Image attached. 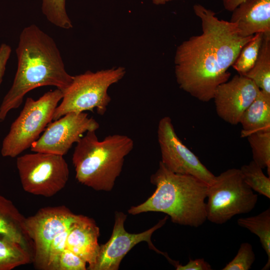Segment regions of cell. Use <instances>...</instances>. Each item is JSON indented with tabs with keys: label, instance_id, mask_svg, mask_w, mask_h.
<instances>
[{
	"label": "cell",
	"instance_id": "ba28073f",
	"mask_svg": "<svg viewBox=\"0 0 270 270\" xmlns=\"http://www.w3.org/2000/svg\"><path fill=\"white\" fill-rule=\"evenodd\" d=\"M34 152L17 158L22 186L32 194L52 197L63 189L68 181V164L62 156Z\"/></svg>",
	"mask_w": 270,
	"mask_h": 270
},
{
	"label": "cell",
	"instance_id": "8fae6325",
	"mask_svg": "<svg viewBox=\"0 0 270 270\" xmlns=\"http://www.w3.org/2000/svg\"><path fill=\"white\" fill-rule=\"evenodd\" d=\"M98 122L84 112H70L48 124L42 134L30 146L34 152L64 156L82 134L96 130Z\"/></svg>",
	"mask_w": 270,
	"mask_h": 270
},
{
	"label": "cell",
	"instance_id": "ffe728a7",
	"mask_svg": "<svg viewBox=\"0 0 270 270\" xmlns=\"http://www.w3.org/2000/svg\"><path fill=\"white\" fill-rule=\"evenodd\" d=\"M31 260L27 247L0 235V270H12Z\"/></svg>",
	"mask_w": 270,
	"mask_h": 270
},
{
	"label": "cell",
	"instance_id": "6da1fadb",
	"mask_svg": "<svg viewBox=\"0 0 270 270\" xmlns=\"http://www.w3.org/2000/svg\"><path fill=\"white\" fill-rule=\"evenodd\" d=\"M200 20L202 33L184 41L176 48L175 75L180 88L203 102L213 99L216 88L228 80L232 66L252 36H241L236 24L219 20L200 4L193 6Z\"/></svg>",
	"mask_w": 270,
	"mask_h": 270
},
{
	"label": "cell",
	"instance_id": "f546056e",
	"mask_svg": "<svg viewBox=\"0 0 270 270\" xmlns=\"http://www.w3.org/2000/svg\"><path fill=\"white\" fill-rule=\"evenodd\" d=\"M224 7L229 12H232L239 4L246 0H222Z\"/></svg>",
	"mask_w": 270,
	"mask_h": 270
},
{
	"label": "cell",
	"instance_id": "9a60e30c",
	"mask_svg": "<svg viewBox=\"0 0 270 270\" xmlns=\"http://www.w3.org/2000/svg\"><path fill=\"white\" fill-rule=\"evenodd\" d=\"M232 12L230 22L241 36L270 35V0H246Z\"/></svg>",
	"mask_w": 270,
	"mask_h": 270
},
{
	"label": "cell",
	"instance_id": "30bf717a",
	"mask_svg": "<svg viewBox=\"0 0 270 270\" xmlns=\"http://www.w3.org/2000/svg\"><path fill=\"white\" fill-rule=\"evenodd\" d=\"M158 140L160 161L168 170L178 174L193 176L208 186L214 181L216 176L178 138L170 117L166 116L160 120Z\"/></svg>",
	"mask_w": 270,
	"mask_h": 270
},
{
	"label": "cell",
	"instance_id": "2e32d148",
	"mask_svg": "<svg viewBox=\"0 0 270 270\" xmlns=\"http://www.w3.org/2000/svg\"><path fill=\"white\" fill-rule=\"evenodd\" d=\"M242 138L255 132L270 130V94L260 90L240 119Z\"/></svg>",
	"mask_w": 270,
	"mask_h": 270
},
{
	"label": "cell",
	"instance_id": "484cf974",
	"mask_svg": "<svg viewBox=\"0 0 270 270\" xmlns=\"http://www.w3.org/2000/svg\"><path fill=\"white\" fill-rule=\"evenodd\" d=\"M256 260L252 244L242 243L234 258L228 263L222 270H248Z\"/></svg>",
	"mask_w": 270,
	"mask_h": 270
},
{
	"label": "cell",
	"instance_id": "7402d4cb",
	"mask_svg": "<svg viewBox=\"0 0 270 270\" xmlns=\"http://www.w3.org/2000/svg\"><path fill=\"white\" fill-rule=\"evenodd\" d=\"M264 34H255L242 48L238 56L232 65L238 74L244 75L254 66L258 56Z\"/></svg>",
	"mask_w": 270,
	"mask_h": 270
},
{
	"label": "cell",
	"instance_id": "4316f807",
	"mask_svg": "<svg viewBox=\"0 0 270 270\" xmlns=\"http://www.w3.org/2000/svg\"><path fill=\"white\" fill-rule=\"evenodd\" d=\"M70 228L58 234L50 242L48 249L45 270L66 248V242Z\"/></svg>",
	"mask_w": 270,
	"mask_h": 270
},
{
	"label": "cell",
	"instance_id": "52a82bcc",
	"mask_svg": "<svg viewBox=\"0 0 270 270\" xmlns=\"http://www.w3.org/2000/svg\"><path fill=\"white\" fill-rule=\"evenodd\" d=\"M206 220L222 224L234 216L251 212L258 195L245 182L240 169L232 168L216 176L208 186Z\"/></svg>",
	"mask_w": 270,
	"mask_h": 270
},
{
	"label": "cell",
	"instance_id": "7c38bea8",
	"mask_svg": "<svg viewBox=\"0 0 270 270\" xmlns=\"http://www.w3.org/2000/svg\"><path fill=\"white\" fill-rule=\"evenodd\" d=\"M76 216L62 206L42 208L34 216L26 218V230L34 242V260L38 268L45 270L50 242L58 234L68 229Z\"/></svg>",
	"mask_w": 270,
	"mask_h": 270
},
{
	"label": "cell",
	"instance_id": "1f68e13d",
	"mask_svg": "<svg viewBox=\"0 0 270 270\" xmlns=\"http://www.w3.org/2000/svg\"></svg>",
	"mask_w": 270,
	"mask_h": 270
},
{
	"label": "cell",
	"instance_id": "d6986e66",
	"mask_svg": "<svg viewBox=\"0 0 270 270\" xmlns=\"http://www.w3.org/2000/svg\"><path fill=\"white\" fill-rule=\"evenodd\" d=\"M239 226L246 228L256 235L264 250L268 260L262 268L268 270L270 267V208H267L258 215L240 218L237 220Z\"/></svg>",
	"mask_w": 270,
	"mask_h": 270
},
{
	"label": "cell",
	"instance_id": "cb8c5ba5",
	"mask_svg": "<svg viewBox=\"0 0 270 270\" xmlns=\"http://www.w3.org/2000/svg\"><path fill=\"white\" fill-rule=\"evenodd\" d=\"M42 11L52 24L68 30L72 27L66 8V0H42Z\"/></svg>",
	"mask_w": 270,
	"mask_h": 270
},
{
	"label": "cell",
	"instance_id": "ac0fdd59",
	"mask_svg": "<svg viewBox=\"0 0 270 270\" xmlns=\"http://www.w3.org/2000/svg\"><path fill=\"white\" fill-rule=\"evenodd\" d=\"M244 76L252 80L260 90L270 94V35H264L257 60Z\"/></svg>",
	"mask_w": 270,
	"mask_h": 270
},
{
	"label": "cell",
	"instance_id": "83f0119b",
	"mask_svg": "<svg viewBox=\"0 0 270 270\" xmlns=\"http://www.w3.org/2000/svg\"><path fill=\"white\" fill-rule=\"evenodd\" d=\"M176 270H212L211 266L204 258L190 260L186 264L178 262L175 266Z\"/></svg>",
	"mask_w": 270,
	"mask_h": 270
},
{
	"label": "cell",
	"instance_id": "f1b7e54d",
	"mask_svg": "<svg viewBox=\"0 0 270 270\" xmlns=\"http://www.w3.org/2000/svg\"><path fill=\"white\" fill-rule=\"evenodd\" d=\"M12 48L9 45L3 43L0 46V86L6 71V66L10 57Z\"/></svg>",
	"mask_w": 270,
	"mask_h": 270
},
{
	"label": "cell",
	"instance_id": "603a6c76",
	"mask_svg": "<svg viewBox=\"0 0 270 270\" xmlns=\"http://www.w3.org/2000/svg\"><path fill=\"white\" fill-rule=\"evenodd\" d=\"M240 170L244 181L252 190L270 198V176H266L258 165L252 160Z\"/></svg>",
	"mask_w": 270,
	"mask_h": 270
},
{
	"label": "cell",
	"instance_id": "9c48e42d",
	"mask_svg": "<svg viewBox=\"0 0 270 270\" xmlns=\"http://www.w3.org/2000/svg\"><path fill=\"white\" fill-rule=\"evenodd\" d=\"M127 216L122 212H116L114 222L112 235L104 244H100L98 255L94 264L88 270H118L126 255L136 245L145 242L151 250L164 256L172 264L174 260L166 252L157 249L152 242L154 232L166 223L168 216H166L151 228L138 234L129 233L126 230L124 222Z\"/></svg>",
	"mask_w": 270,
	"mask_h": 270
},
{
	"label": "cell",
	"instance_id": "3957f363",
	"mask_svg": "<svg viewBox=\"0 0 270 270\" xmlns=\"http://www.w3.org/2000/svg\"><path fill=\"white\" fill-rule=\"evenodd\" d=\"M150 181L156 187L154 192L144 202L131 206L128 214L162 212L174 224L194 228L206 222V184L192 176L174 173L161 161Z\"/></svg>",
	"mask_w": 270,
	"mask_h": 270
},
{
	"label": "cell",
	"instance_id": "7a4b0ae2",
	"mask_svg": "<svg viewBox=\"0 0 270 270\" xmlns=\"http://www.w3.org/2000/svg\"><path fill=\"white\" fill-rule=\"evenodd\" d=\"M16 52L17 70L11 88L0 106V122L9 112L21 105L28 92L49 86L64 92L74 78L66 72L54 39L36 24L22 30Z\"/></svg>",
	"mask_w": 270,
	"mask_h": 270
},
{
	"label": "cell",
	"instance_id": "5bb4252c",
	"mask_svg": "<svg viewBox=\"0 0 270 270\" xmlns=\"http://www.w3.org/2000/svg\"><path fill=\"white\" fill-rule=\"evenodd\" d=\"M100 234L95 220L83 215H77L70 228L66 248L83 259L88 264L87 270L96 262L100 249Z\"/></svg>",
	"mask_w": 270,
	"mask_h": 270
},
{
	"label": "cell",
	"instance_id": "277c9868",
	"mask_svg": "<svg viewBox=\"0 0 270 270\" xmlns=\"http://www.w3.org/2000/svg\"><path fill=\"white\" fill-rule=\"evenodd\" d=\"M96 131L87 132L76 142L72 157L76 178L94 190L110 192L134 142L129 136L120 134H110L100 140Z\"/></svg>",
	"mask_w": 270,
	"mask_h": 270
},
{
	"label": "cell",
	"instance_id": "44dd1931",
	"mask_svg": "<svg viewBox=\"0 0 270 270\" xmlns=\"http://www.w3.org/2000/svg\"><path fill=\"white\" fill-rule=\"evenodd\" d=\"M252 150V160L270 176V130L254 132L246 137Z\"/></svg>",
	"mask_w": 270,
	"mask_h": 270
},
{
	"label": "cell",
	"instance_id": "8992f818",
	"mask_svg": "<svg viewBox=\"0 0 270 270\" xmlns=\"http://www.w3.org/2000/svg\"><path fill=\"white\" fill-rule=\"evenodd\" d=\"M63 92L56 88L38 99L27 98L18 116L10 126L2 145L4 157L15 158L30 147L52 120L54 110Z\"/></svg>",
	"mask_w": 270,
	"mask_h": 270
},
{
	"label": "cell",
	"instance_id": "4fadbf2b",
	"mask_svg": "<svg viewBox=\"0 0 270 270\" xmlns=\"http://www.w3.org/2000/svg\"><path fill=\"white\" fill-rule=\"evenodd\" d=\"M260 90L252 80L240 74L220 84L213 97L218 116L228 123L238 124Z\"/></svg>",
	"mask_w": 270,
	"mask_h": 270
},
{
	"label": "cell",
	"instance_id": "e0dca14e",
	"mask_svg": "<svg viewBox=\"0 0 270 270\" xmlns=\"http://www.w3.org/2000/svg\"><path fill=\"white\" fill-rule=\"evenodd\" d=\"M25 220L14 204L0 194V235L28 248L30 239L26 230Z\"/></svg>",
	"mask_w": 270,
	"mask_h": 270
},
{
	"label": "cell",
	"instance_id": "d4e9b609",
	"mask_svg": "<svg viewBox=\"0 0 270 270\" xmlns=\"http://www.w3.org/2000/svg\"><path fill=\"white\" fill-rule=\"evenodd\" d=\"M86 262L80 257L65 248L48 266V270H86Z\"/></svg>",
	"mask_w": 270,
	"mask_h": 270
},
{
	"label": "cell",
	"instance_id": "5b68a950",
	"mask_svg": "<svg viewBox=\"0 0 270 270\" xmlns=\"http://www.w3.org/2000/svg\"><path fill=\"white\" fill-rule=\"evenodd\" d=\"M126 72L124 68L119 66L96 72L88 70L74 76L72 82L63 92L62 102L56 108L52 120L70 112H93L94 109L99 115H104L111 101L108 88Z\"/></svg>",
	"mask_w": 270,
	"mask_h": 270
},
{
	"label": "cell",
	"instance_id": "4dcf8cb0",
	"mask_svg": "<svg viewBox=\"0 0 270 270\" xmlns=\"http://www.w3.org/2000/svg\"><path fill=\"white\" fill-rule=\"evenodd\" d=\"M152 2L156 5L164 4L170 0H152Z\"/></svg>",
	"mask_w": 270,
	"mask_h": 270
}]
</instances>
